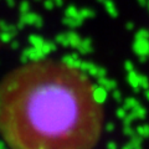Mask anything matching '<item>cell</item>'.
<instances>
[{
  "label": "cell",
  "mask_w": 149,
  "mask_h": 149,
  "mask_svg": "<svg viewBox=\"0 0 149 149\" xmlns=\"http://www.w3.org/2000/svg\"><path fill=\"white\" fill-rule=\"evenodd\" d=\"M104 108L95 83L57 58L22 63L0 80V138L17 149H80L98 144Z\"/></svg>",
  "instance_id": "6da1fadb"
}]
</instances>
